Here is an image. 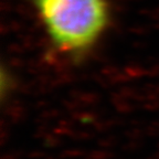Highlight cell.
<instances>
[{
    "mask_svg": "<svg viewBox=\"0 0 159 159\" xmlns=\"http://www.w3.org/2000/svg\"><path fill=\"white\" fill-rule=\"evenodd\" d=\"M35 11L50 50L72 63L85 60L112 22L108 0H25Z\"/></svg>",
    "mask_w": 159,
    "mask_h": 159,
    "instance_id": "6da1fadb",
    "label": "cell"
}]
</instances>
